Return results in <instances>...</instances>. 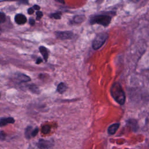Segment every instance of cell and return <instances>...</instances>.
<instances>
[{
	"label": "cell",
	"instance_id": "obj_28",
	"mask_svg": "<svg viewBox=\"0 0 149 149\" xmlns=\"http://www.w3.org/2000/svg\"><path fill=\"white\" fill-rule=\"evenodd\" d=\"M0 34H1V29H0Z\"/></svg>",
	"mask_w": 149,
	"mask_h": 149
},
{
	"label": "cell",
	"instance_id": "obj_16",
	"mask_svg": "<svg viewBox=\"0 0 149 149\" xmlns=\"http://www.w3.org/2000/svg\"><path fill=\"white\" fill-rule=\"evenodd\" d=\"M30 89L33 92V93H39V89L37 87V86H35V85H31L30 87Z\"/></svg>",
	"mask_w": 149,
	"mask_h": 149
},
{
	"label": "cell",
	"instance_id": "obj_3",
	"mask_svg": "<svg viewBox=\"0 0 149 149\" xmlns=\"http://www.w3.org/2000/svg\"><path fill=\"white\" fill-rule=\"evenodd\" d=\"M108 37V34L106 33H101L98 34L94 40L92 46L94 49H99L105 42Z\"/></svg>",
	"mask_w": 149,
	"mask_h": 149
},
{
	"label": "cell",
	"instance_id": "obj_6",
	"mask_svg": "<svg viewBox=\"0 0 149 149\" xmlns=\"http://www.w3.org/2000/svg\"><path fill=\"white\" fill-rule=\"evenodd\" d=\"M56 36L61 40H67L72 38L73 33L72 31H57L55 33Z\"/></svg>",
	"mask_w": 149,
	"mask_h": 149
},
{
	"label": "cell",
	"instance_id": "obj_23",
	"mask_svg": "<svg viewBox=\"0 0 149 149\" xmlns=\"http://www.w3.org/2000/svg\"><path fill=\"white\" fill-rule=\"evenodd\" d=\"M33 9H34V10H38L40 9V7L38 5H34V6H33Z\"/></svg>",
	"mask_w": 149,
	"mask_h": 149
},
{
	"label": "cell",
	"instance_id": "obj_11",
	"mask_svg": "<svg viewBox=\"0 0 149 149\" xmlns=\"http://www.w3.org/2000/svg\"><path fill=\"white\" fill-rule=\"evenodd\" d=\"M67 88V86L63 83H60L57 87V91L61 94L64 93Z\"/></svg>",
	"mask_w": 149,
	"mask_h": 149
},
{
	"label": "cell",
	"instance_id": "obj_10",
	"mask_svg": "<svg viewBox=\"0 0 149 149\" xmlns=\"http://www.w3.org/2000/svg\"><path fill=\"white\" fill-rule=\"evenodd\" d=\"M39 50H40V53L42 54L45 61H47L48 59V52L47 49L44 46H40L39 48Z\"/></svg>",
	"mask_w": 149,
	"mask_h": 149
},
{
	"label": "cell",
	"instance_id": "obj_9",
	"mask_svg": "<svg viewBox=\"0 0 149 149\" xmlns=\"http://www.w3.org/2000/svg\"><path fill=\"white\" fill-rule=\"evenodd\" d=\"M119 124L116 123H113L111 125H110L108 129V132L109 134H113L115 133V132L117 131L118 129L119 128Z\"/></svg>",
	"mask_w": 149,
	"mask_h": 149
},
{
	"label": "cell",
	"instance_id": "obj_20",
	"mask_svg": "<svg viewBox=\"0 0 149 149\" xmlns=\"http://www.w3.org/2000/svg\"><path fill=\"white\" fill-rule=\"evenodd\" d=\"M36 16H37V19H40L42 16V13L41 11H37L36 12Z\"/></svg>",
	"mask_w": 149,
	"mask_h": 149
},
{
	"label": "cell",
	"instance_id": "obj_24",
	"mask_svg": "<svg viewBox=\"0 0 149 149\" xmlns=\"http://www.w3.org/2000/svg\"><path fill=\"white\" fill-rule=\"evenodd\" d=\"M42 61V59H41L40 58H38L37 59V61H36V63H37V64H39V63H41Z\"/></svg>",
	"mask_w": 149,
	"mask_h": 149
},
{
	"label": "cell",
	"instance_id": "obj_7",
	"mask_svg": "<svg viewBox=\"0 0 149 149\" xmlns=\"http://www.w3.org/2000/svg\"><path fill=\"white\" fill-rule=\"evenodd\" d=\"M15 21L18 24H23L27 22V18L22 14H17L15 17Z\"/></svg>",
	"mask_w": 149,
	"mask_h": 149
},
{
	"label": "cell",
	"instance_id": "obj_8",
	"mask_svg": "<svg viewBox=\"0 0 149 149\" xmlns=\"http://www.w3.org/2000/svg\"><path fill=\"white\" fill-rule=\"evenodd\" d=\"M14 122L15 120L13 118H2L0 119V126L2 127L9 123H13Z\"/></svg>",
	"mask_w": 149,
	"mask_h": 149
},
{
	"label": "cell",
	"instance_id": "obj_1",
	"mask_svg": "<svg viewBox=\"0 0 149 149\" xmlns=\"http://www.w3.org/2000/svg\"><path fill=\"white\" fill-rule=\"evenodd\" d=\"M110 93L113 99L120 105L124 104L125 102L126 96L125 92L118 82H115L111 86Z\"/></svg>",
	"mask_w": 149,
	"mask_h": 149
},
{
	"label": "cell",
	"instance_id": "obj_2",
	"mask_svg": "<svg viewBox=\"0 0 149 149\" xmlns=\"http://www.w3.org/2000/svg\"><path fill=\"white\" fill-rule=\"evenodd\" d=\"M111 21V17L108 15H99L93 16L90 19L91 24H98L103 26H108Z\"/></svg>",
	"mask_w": 149,
	"mask_h": 149
},
{
	"label": "cell",
	"instance_id": "obj_21",
	"mask_svg": "<svg viewBox=\"0 0 149 149\" xmlns=\"http://www.w3.org/2000/svg\"><path fill=\"white\" fill-rule=\"evenodd\" d=\"M29 23H30V24L31 26L34 25V24H35V20H34L33 19L30 18V19H29Z\"/></svg>",
	"mask_w": 149,
	"mask_h": 149
},
{
	"label": "cell",
	"instance_id": "obj_5",
	"mask_svg": "<svg viewBox=\"0 0 149 149\" xmlns=\"http://www.w3.org/2000/svg\"><path fill=\"white\" fill-rule=\"evenodd\" d=\"M13 79L15 81L18 83H23L27 82L30 80V77L22 73H16L13 76Z\"/></svg>",
	"mask_w": 149,
	"mask_h": 149
},
{
	"label": "cell",
	"instance_id": "obj_12",
	"mask_svg": "<svg viewBox=\"0 0 149 149\" xmlns=\"http://www.w3.org/2000/svg\"><path fill=\"white\" fill-rule=\"evenodd\" d=\"M33 129H32V127L31 126H28L26 130H25V136L27 139H30L31 136V133H32Z\"/></svg>",
	"mask_w": 149,
	"mask_h": 149
},
{
	"label": "cell",
	"instance_id": "obj_19",
	"mask_svg": "<svg viewBox=\"0 0 149 149\" xmlns=\"http://www.w3.org/2000/svg\"><path fill=\"white\" fill-rule=\"evenodd\" d=\"M38 132V129L37 127L35 128V129H34V130H33V131H32V133H31V136H33V137L36 136Z\"/></svg>",
	"mask_w": 149,
	"mask_h": 149
},
{
	"label": "cell",
	"instance_id": "obj_18",
	"mask_svg": "<svg viewBox=\"0 0 149 149\" xmlns=\"http://www.w3.org/2000/svg\"><path fill=\"white\" fill-rule=\"evenodd\" d=\"M5 137H6V133L3 131L0 132V139L1 140H3L5 139Z\"/></svg>",
	"mask_w": 149,
	"mask_h": 149
},
{
	"label": "cell",
	"instance_id": "obj_17",
	"mask_svg": "<svg viewBox=\"0 0 149 149\" xmlns=\"http://www.w3.org/2000/svg\"><path fill=\"white\" fill-rule=\"evenodd\" d=\"M6 17L3 12H0V23H2L5 21Z\"/></svg>",
	"mask_w": 149,
	"mask_h": 149
},
{
	"label": "cell",
	"instance_id": "obj_26",
	"mask_svg": "<svg viewBox=\"0 0 149 149\" xmlns=\"http://www.w3.org/2000/svg\"><path fill=\"white\" fill-rule=\"evenodd\" d=\"M132 1H133V2H137V1H139V0H131Z\"/></svg>",
	"mask_w": 149,
	"mask_h": 149
},
{
	"label": "cell",
	"instance_id": "obj_13",
	"mask_svg": "<svg viewBox=\"0 0 149 149\" xmlns=\"http://www.w3.org/2000/svg\"><path fill=\"white\" fill-rule=\"evenodd\" d=\"M51 128L48 125H44L42 126L41 128V132L43 134H48L50 132Z\"/></svg>",
	"mask_w": 149,
	"mask_h": 149
},
{
	"label": "cell",
	"instance_id": "obj_15",
	"mask_svg": "<svg viewBox=\"0 0 149 149\" xmlns=\"http://www.w3.org/2000/svg\"><path fill=\"white\" fill-rule=\"evenodd\" d=\"M83 17H84V16L80 15V16H76L74 18V20L76 23H81L82 22H83L84 20L85 17L82 18Z\"/></svg>",
	"mask_w": 149,
	"mask_h": 149
},
{
	"label": "cell",
	"instance_id": "obj_27",
	"mask_svg": "<svg viewBox=\"0 0 149 149\" xmlns=\"http://www.w3.org/2000/svg\"><path fill=\"white\" fill-rule=\"evenodd\" d=\"M5 1H18V0H5ZM19 1H21V0H19Z\"/></svg>",
	"mask_w": 149,
	"mask_h": 149
},
{
	"label": "cell",
	"instance_id": "obj_25",
	"mask_svg": "<svg viewBox=\"0 0 149 149\" xmlns=\"http://www.w3.org/2000/svg\"><path fill=\"white\" fill-rule=\"evenodd\" d=\"M58 2H60V3H65V1L64 0H55Z\"/></svg>",
	"mask_w": 149,
	"mask_h": 149
},
{
	"label": "cell",
	"instance_id": "obj_14",
	"mask_svg": "<svg viewBox=\"0 0 149 149\" xmlns=\"http://www.w3.org/2000/svg\"><path fill=\"white\" fill-rule=\"evenodd\" d=\"M62 16V13L61 12H57L54 13H52L50 15V17L55 19H60Z\"/></svg>",
	"mask_w": 149,
	"mask_h": 149
},
{
	"label": "cell",
	"instance_id": "obj_4",
	"mask_svg": "<svg viewBox=\"0 0 149 149\" xmlns=\"http://www.w3.org/2000/svg\"><path fill=\"white\" fill-rule=\"evenodd\" d=\"M38 147L40 149H54V144L49 140L40 139L38 142Z\"/></svg>",
	"mask_w": 149,
	"mask_h": 149
},
{
	"label": "cell",
	"instance_id": "obj_22",
	"mask_svg": "<svg viewBox=\"0 0 149 149\" xmlns=\"http://www.w3.org/2000/svg\"><path fill=\"white\" fill-rule=\"evenodd\" d=\"M34 9L33 8H30L29 9H28V13L29 14H30V15H31V14H33V13H34Z\"/></svg>",
	"mask_w": 149,
	"mask_h": 149
}]
</instances>
